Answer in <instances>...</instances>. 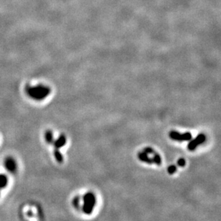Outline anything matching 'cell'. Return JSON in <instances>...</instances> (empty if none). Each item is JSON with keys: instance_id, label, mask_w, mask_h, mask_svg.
Wrapping results in <instances>:
<instances>
[{"instance_id": "obj_13", "label": "cell", "mask_w": 221, "mask_h": 221, "mask_svg": "<svg viewBox=\"0 0 221 221\" xmlns=\"http://www.w3.org/2000/svg\"><path fill=\"white\" fill-rule=\"evenodd\" d=\"M73 205L77 209L80 208V197H75V199L73 200Z\"/></svg>"}, {"instance_id": "obj_4", "label": "cell", "mask_w": 221, "mask_h": 221, "mask_svg": "<svg viewBox=\"0 0 221 221\" xmlns=\"http://www.w3.org/2000/svg\"><path fill=\"white\" fill-rule=\"evenodd\" d=\"M205 139H206V137L204 134H199L196 138L193 140H190L189 143L188 145V148L189 150H194L198 146V145H201L205 141Z\"/></svg>"}, {"instance_id": "obj_10", "label": "cell", "mask_w": 221, "mask_h": 221, "mask_svg": "<svg viewBox=\"0 0 221 221\" xmlns=\"http://www.w3.org/2000/svg\"><path fill=\"white\" fill-rule=\"evenodd\" d=\"M53 154L54 156V158H55V160L58 161V163H61L63 162V160H64L63 155H62V153L59 152V149H56L55 148V150H54V152H53Z\"/></svg>"}, {"instance_id": "obj_8", "label": "cell", "mask_w": 221, "mask_h": 221, "mask_svg": "<svg viewBox=\"0 0 221 221\" xmlns=\"http://www.w3.org/2000/svg\"><path fill=\"white\" fill-rule=\"evenodd\" d=\"M8 178L4 174H0V190L6 188L8 185Z\"/></svg>"}, {"instance_id": "obj_14", "label": "cell", "mask_w": 221, "mask_h": 221, "mask_svg": "<svg viewBox=\"0 0 221 221\" xmlns=\"http://www.w3.org/2000/svg\"><path fill=\"white\" fill-rule=\"evenodd\" d=\"M143 151H144L145 152H146L147 154H148V155H149V154H150V155H152V154H154V153L155 152V150H153L152 148H151V147H145V149H144Z\"/></svg>"}, {"instance_id": "obj_3", "label": "cell", "mask_w": 221, "mask_h": 221, "mask_svg": "<svg viewBox=\"0 0 221 221\" xmlns=\"http://www.w3.org/2000/svg\"><path fill=\"white\" fill-rule=\"evenodd\" d=\"M169 135L171 139L177 140V141H190L192 139V134L191 132L180 133L176 131H171L169 133Z\"/></svg>"}, {"instance_id": "obj_5", "label": "cell", "mask_w": 221, "mask_h": 221, "mask_svg": "<svg viewBox=\"0 0 221 221\" xmlns=\"http://www.w3.org/2000/svg\"><path fill=\"white\" fill-rule=\"evenodd\" d=\"M4 165L6 170L11 173H14L17 170V161L12 157H7L4 160Z\"/></svg>"}, {"instance_id": "obj_2", "label": "cell", "mask_w": 221, "mask_h": 221, "mask_svg": "<svg viewBox=\"0 0 221 221\" xmlns=\"http://www.w3.org/2000/svg\"><path fill=\"white\" fill-rule=\"evenodd\" d=\"M84 203L82 205V211L85 214L90 215L92 213L96 204V197L92 192H87L83 196Z\"/></svg>"}, {"instance_id": "obj_6", "label": "cell", "mask_w": 221, "mask_h": 221, "mask_svg": "<svg viewBox=\"0 0 221 221\" xmlns=\"http://www.w3.org/2000/svg\"><path fill=\"white\" fill-rule=\"evenodd\" d=\"M67 142V138L64 135H61L58 139H56L55 140H54L53 145L54 146V148L56 149H60L62 147H64L65 145Z\"/></svg>"}, {"instance_id": "obj_15", "label": "cell", "mask_w": 221, "mask_h": 221, "mask_svg": "<svg viewBox=\"0 0 221 221\" xmlns=\"http://www.w3.org/2000/svg\"><path fill=\"white\" fill-rule=\"evenodd\" d=\"M185 160L183 158H180L178 161V165L180 166V167H184L185 165Z\"/></svg>"}, {"instance_id": "obj_1", "label": "cell", "mask_w": 221, "mask_h": 221, "mask_svg": "<svg viewBox=\"0 0 221 221\" xmlns=\"http://www.w3.org/2000/svg\"><path fill=\"white\" fill-rule=\"evenodd\" d=\"M25 90L28 97L36 101L44 100L51 93L50 87L41 84L35 85V86L27 85Z\"/></svg>"}, {"instance_id": "obj_12", "label": "cell", "mask_w": 221, "mask_h": 221, "mask_svg": "<svg viewBox=\"0 0 221 221\" xmlns=\"http://www.w3.org/2000/svg\"><path fill=\"white\" fill-rule=\"evenodd\" d=\"M176 171H177V167L175 165H172L169 166L168 168V172L169 174H170V175H173V174L175 173Z\"/></svg>"}, {"instance_id": "obj_11", "label": "cell", "mask_w": 221, "mask_h": 221, "mask_svg": "<svg viewBox=\"0 0 221 221\" xmlns=\"http://www.w3.org/2000/svg\"><path fill=\"white\" fill-rule=\"evenodd\" d=\"M152 160L153 163H155L157 164V165H160L161 163H162V160H161V157L159 154H157V153H154V156H153L152 157Z\"/></svg>"}, {"instance_id": "obj_7", "label": "cell", "mask_w": 221, "mask_h": 221, "mask_svg": "<svg viewBox=\"0 0 221 221\" xmlns=\"http://www.w3.org/2000/svg\"><path fill=\"white\" fill-rule=\"evenodd\" d=\"M138 158L140 160H141L144 163H147L148 164L153 163L152 158H150L149 156H148V154H147V153L145 152L144 151L138 153Z\"/></svg>"}, {"instance_id": "obj_9", "label": "cell", "mask_w": 221, "mask_h": 221, "mask_svg": "<svg viewBox=\"0 0 221 221\" xmlns=\"http://www.w3.org/2000/svg\"><path fill=\"white\" fill-rule=\"evenodd\" d=\"M45 138L46 142L49 144H52L54 142V135L52 132L51 130H47L45 132Z\"/></svg>"}]
</instances>
